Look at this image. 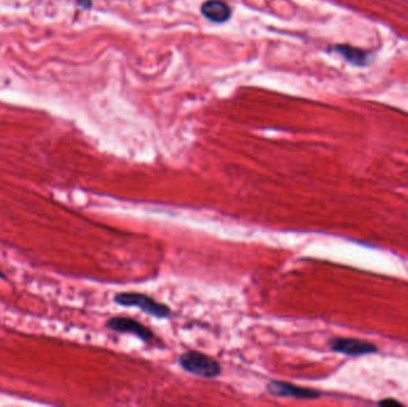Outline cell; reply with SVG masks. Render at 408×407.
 <instances>
[{
  "mask_svg": "<svg viewBox=\"0 0 408 407\" xmlns=\"http://www.w3.org/2000/svg\"><path fill=\"white\" fill-rule=\"evenodd\" d=\"M266 390L270 395L281 397V398L317 399L322 395V393L317 390L300 387L286 381H271L266 386Z\"/></svg>",
  "mask_w": 408,
  "mask_h": 407,
  "instance_id": "5b68a950",
  "label": "cell"
},
{
  "mask_svg": "<svg viewBox=\"0 0 408 407\" xmlns=\"http://www.w3.org/2000/svg\"><path fill=\"white\" fill-rule=\"evenodd\" d=\"M332 51L343 57L344 60L348 61L349 64L360 69L369 66L371 60V52L350 44H337L332 48Z\"/></svg>",
  "mask_w": 408,
  "mask_h": 407,
  "instance_id": "8992f818",
  "label": "cell"
},
{
  "mask_svg": "<svg viewBox=\"0 0 408 407\" xmlns=\"http://www.w3.org/2000/svg\"><path fill=\"white\" fill-rule=\"evenodd\" d=\"M380 405H401V403L399 401H396V400H393V399H387V400H382V401H380Z\"/></svg>",
  "mask_w": 408,
  "mask_h": 407,
  "instance_id": "9c48e42d",
  "label": "cell"
},
{
  "mask_svg": "<svg viewBox=\"0 0 408 407\" xmlns=\"http://www.w3.org/2000/svg\"><path fill=\"white\" fill-rule=\"evenodd\" d=\"M77 1L84 9H90L92 6V0H77Z\"/></svg>",
  "mask_w": 408,
  "mask_h": 407,
  "instance_id": "ba28073f",
  "label": "cell"
},
{
  "mask_svg": "<svg viewBox=\"0 0 408 407\" xmlns=\"http://www.w3.org/2000/svg\"><path fill=\"white\" fill-rule=\"evenodd\" d=\"M0 278H5L4 273H3V271H1V270H0Z\"/></svg>",
  "mask_w": 408,
  "mask_h": 407,
  "instance_id": "30bf717a",
  "label": "cell"
},
{
  "mask_svg": "<svg viewBox=\"0 0 408 407\" xmlns=\"http://www.w3.org/2000/svg\"><path fill=\"white\" fill-rule=\"evenodd\" d=\"M201 13L209 22L221 23L230 21L232 17V9L223 0H207L201 6Z\"/></svg>",
  "mask_w": 408,
  "mask_h": 407,
  "instance_id": "52a82bcc",
  "label": "cell"
},
{
  "mask_svg": "<svg viewBox=\"0 0 408 407\" xmlns=\"http://www.w3.org/2000/svg\"><path fill=\"white\" fill-rule=\"evenodd\" d=\"M328 345L331 350L349 356L367 355L378 351V347L373 343L356 338H335L331 339Z\"/></svg>",
  "mask_w": 408,
  "mask_h": 407,
  "instance_id": "277c9868",
  "label": "cell"
},
{
  "mask_svg": "<svg viewBox=\"0 0 408 407\" xmlns=\"http://www.w3.org/2000/svg\"><path fill=\"white\" fill-rule=\"evenodd\" d=\"M106 327L115 332L120 334H134L144 342H151L154 339V334L151 329L142 325L139 321L134 320L131 318H124V316H113L111 319L106 321Z\"/></svg>",
  "mask_w": 408,
  "mask_h": 407,
  "instance_id": "3957f363",
  "label": "cell"
},
{
  "mask_svg": "<svg viewBox=\"0 0 408 407\" xmlns=\"http://www.w3.org/2000/svg\"><path fill=\"white\" fill-rule=\"evenodd\" d=\"M179 364L185 372L204 379H215L222 372L220 362L200 351L184 352L179 357Z\"/></svg>",
  "mask_w": 408,
  "mask_h": 407,
  "instance_id": "6da1fadb",
  "label": "cell"
},
{
  "mask_svg": "<svg viewBox=\"0 0 408 407\" xmlns=\"http://www.w3.org/2000/svg\"><path fill=\"white\" fill-rule=\"evenodd\" d=\"M113 300L118 305L126 306V307L140 308L145 313H147L154 318H159V319H166L172 314V311L169 306H166L164 303L158 302L151 296L142 294V293H133V291L118 293L113 296Z\"/></svg>",
  "mask_w": 408,
  "mask_h": 407,
  "instance_id": "7a4b0ae2",
  "label": "cell"
}]
</instances>
